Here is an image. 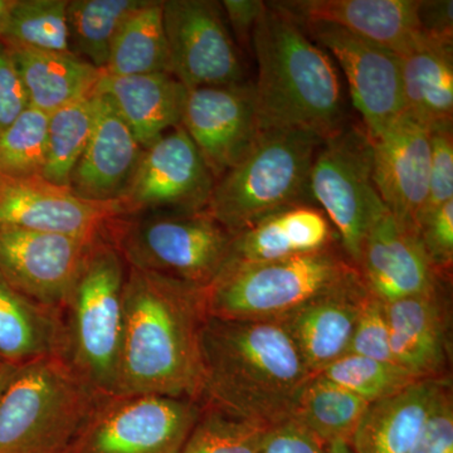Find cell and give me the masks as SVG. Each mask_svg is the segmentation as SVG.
Instances as JSON below:
<instances>
[{
	"mask_svg": "<svg viewBox=\"0 0 453 453\" xmlns=\"http://www.w3.org/2000/svg\"><path fill=\"white\" fill-rule=\"evenodd\" d=\"M204 288L127 265L113 395H157L198 402Z\"/></svg>",
	"mask_w": 453,
	"mask_h": 453,
	"instance_id": "obj_1",
	"label": "cell"
},
{
	"mask_svg": "<svg viewBox=\"0 0 453 453\" xmlns=\"http://www.w3.org/2000/svg\"><path fill=\"white\" fill-rule=\"evenodd\" d=\"M199 403L268 428L290 418L314 374L277 320L208 316L201 334Z\"/></svg>",
	"mask_w": 453,
	"mask_h": 453,
	"instance_id": "obj_2",
	"label": "cell"
},
{
	"mask_svg": "<svg viewBox=\"0 0 453 453\" xmlns=\"http://www.w3.org/2000/svg\"><path fill=\"white\" fill-rule=\"evenodd\" d=\"M257 61L256 111L261 133L301 130L323 140L347 122L338 70L299 20L266 3L252 35Z\"/></svg>",
	"mask_w": 453,
	"mask_h": 453,
	"instance_id": "obj_3",
	"label": "cell"
},
{
	"mask_svg": "<svg viewBox=\"0 0 453 453\" xmlns=\"http://www.w3.org/2000/svg\"><path fill=\"white\" fill-rule=\"evenodd\" d=\"M104 396L65 356L18 365L0 395V453H73Z\"/></svg>",
	"mask_w": 453,
	"mask_h": 453,
	"instance_id": "obj_4",
	"label": "cell"
},
{
	"mask_svg": "<svg viewBox=\"0 0 453 453\" xmlns=\"http://www.w3.org/2000/svg\"><path fill=\"white\" fill-rule=\"evenodd\" d=\"M324 140L301 130L266 131L251 153L214 184L207 211L232 234L310 198L309 178Z\"/></svg>",
	"mask_w": 453,
	"mask_h": 453,
	"instance_id": "obj_5",
	"label": "cell"
},
{
	"mask_svg": "<svg viewBox=\"0 0 453 453\" xmlns=\"http://www.w3.org/2000/svg\"><path fill=\"white\" fill-rule=\"evenodd\" d=\"M359 275L344 251L330 244L280 261L226 267L203 299L213 318L279 320Z\"/></svg>",
	"mask_w": 453,
	"mask_h": 453,
	"instance_id": "obj_6",
	"label": "cell"
},
{
	"mask_svg": "<svg viewBox=\"0 0 453 453\" xmlns=\"http://www.w3.org/2000/svg\"><path fill=\"white\" fill-rule=\"evenodd\" d=\"M115 244L104 240L89 253L65 309V357L100 395L112 396L122 330L127 271Z\"/></svg>",
	"mask_w": 453,
	"mask_h": 453,
	"instance_id": "obj_7",
	"label": "cell"
},
{
	"mask_svg": "<svg viewBox=\"0 0 453 453\" xmlns=\"http://www.w3.org/2000/svg\"><path fill=\"white\" fill-rule=\"evenodd\" d=\"M110 237L129 266L198 288H207L225 270L234 241L205 211L138 223L120 219Z\"/></svg>",
	"mask_w": 453,
	"mask_h": 453,
	"instance_id": "obj_8",
	"label": "cell"
},
{
	"mask_svg": "<svg viewBox=\"0 0 453 453\" xmlns=\"http://www.w3.org/2000/svg\"><path fill=\"white\" fill-rule=\"evenodd\" d=\"M309 192L338 229L342 251L357 267L366 232L386 208L372 180V145L365 129L347 124L321 142Z\"/></svg>",
	"mask_w": 453,
	"mask_h": 453,
	"instance_id": "obj_9",
	"label": "cell"
},
{
	"mask_svg": "<svg viewBox=\"0 0 453 453\" xmlns=\"http://www.w3.org/2000/svg\"><path fill=\"white\" fill-rule=\"evenodd\" d=\"M201 411L188 398L104 396L73 453H180Z\"/></svg>",
	"mask_w": 453,
	"mask_h": 453,
	"instance_id": "obj_10",
	"label": "cell"
},
{
	"mask_svg": "<svg viewBox=\"0 0 453 453\" xmlns=\"http://www.w3.org/2000/svg\"><path fill=\"white\" fill-rule=\"evenodd\" d=\"M172 74L188 89L246 82L242 57L219 3L163 2Z\"/></svg>",
	"mask_w": 453,
	"mask_h": 453,
	"instance_id": "obj_11",
	"label": "cell"
},
{
	"mask_svg": "<svg viewBox=\"0 0 453 453\" xmlns=\"http://www.w3.org/2000/svg\"><path fill=\"white\" fill-rule=\"evenodd\" d=\"M214 184L216 178L180 125L145 148L118 199L127 216L157 210L196 213L207 210Z\"/></svg>",
	"mask_w": 453,
	"mask_h": 453,
	"instance_id": "obj_12",
	"label": "cell"
},
{
	"mask_svg": "<svg viewBox=\"0 0 453 453\" xmlns=\"http://www.w3.org/2000/svg\"><path fill=\"white\" fill-rule=\"evenodd\" d=\"M127 217L119 199L94 201L77 196L70 187L42 177H0V231L43 232L85 238H107Z\"/></svg>",
	"mask_w": 453,
	"mask_h": 453,
	"instance_id": "obj_13",
	"label": "cell"
},
{
	"mask_svg": "<svg viewBox=\"0 0 453 453\" xmlns=\"http://www.w3.org/2000/svg\"><path fill=\"white\" fill-rule=\"evenodd\" d=\"M107 238L0 231V273L35 303L65 314L89 253Z\"/></svg>",
	"mask_w": 453,
	"mask_h": 453,
	"instance_id": "obj_14",
	"label": "cell"
},
{
	"mask_svg": "<svg viewBox=\"0 0 453 453\" xmlns=\"http://www.w3.org/2000/svg\"><path fill=\"white\" fill-rule=\"evenodd\" d=\"M300 25L339 62L365 131L369 138H377L405 111L399 56L340 27L315 22Z\"/></svg>",
	"mask_w": 453,
	"mask_h": 453,
	"instance_id": "obj_15",
	"label": "cell"
},
{
	"mask_svg": "<svg viewBox=\"0 0 453 453\" xmlns=\"http://www.w3.org/2000/svg\"><path fill=\"white\" fill-rule=\"evenodd\" d=\"M181 127L217 180L242 162L261 136L253 83L188 89Z\"/></svg>",
	"mask_w": 453,
	"mask_h": 453,
	"instance_id": "obj_16",
	"label": "cell"
},
{
	"mask_svg": "<svg viewBox=\"0 0 453 453\" xmlns=\"http://www.w3.org/2000/svg\"><path fill=\"white\" fill-rule=\"evenodd\" d=\"M371 140L378 196L402 228L418 237L427 204L431 127L404 111Z\"/></svg>",
	"mask_w": 453,
	"mask_h": 453,
	"instance_id": "obj_17",
	"label": "cell"
},
{
	"mask_svg": "<svg viewBox=\"0 0 453 453\" xmlns=\"http://www.w3.org/2000/svg\"><path fill=\"white\" fill-rule=\"evenodd\" d=\"M357 268L369 294L383 303L425 294L441 283L419 238L402 228L387 207L366 232Z\"/></svg>",
	"mask_w": 453,
	"mask_h": 453,
	"instance_id": "obj_18",
	"label": "cell"
},
{
	"mask_svg": "<svg viewBox=\"0 0 453 453\" xmlns=\"http://www.w3.org/2000/svg\"><path fill=\"white\" fill-rule=\"evenodd\" d=\"M395 365L418 380H449V309L441 283L432 291L384 303Z\"/></svg>",
	"mask_w": 453,
	"mask_h": 453,
	"instance_id": "obj_19",
	"label": "cell"
},
{
	"mask_svg": "<svg viewBox=\"0 0 453 453\" xmlns=\"http://www.w3.org/2000/svg\"><path fill=\"white\" fill-rule=\"evenodd\" d=\"M369 291L357 276L279 319L311 374L344 357Z\"/></svg>",
	"mask_w": 453,
	"mask_h": 453,
	"instance_id": "obj_20",
	"label": "cell"
},
{
	"mask_svg": "<svg viewBox=\"0 0 453 453\" xmlns=\"http://www.w3.org/2000/svg\"><path fill=\"white\" fill-rule=\"evenodd\" d=\"M300 22L326 23L403 56L422 38L417 0L276 2Z\"/></svg>",
	"mask_w": 453,
	"mask_h": 453,
	"instance_id": "obj_21",
	"label": "cell"
},
{
	"mask_svg": "<svg viewBox=\"0 0 453 453\" xmlns=\"http://www.w3.org/2000/svg\"><path fill=\"white\" fill-rule=\"evenodd\" d=\"M95 95L96 121L71 175L70 188L83 198L111 201L118 199L129 183L142 150L109 98Z\"/></svg>",
	"mask_w": 453,
	"mask_h": 453,
	"instance_id": "obj_22",
	"label": "cell"
},
{
	"mask_svg": "<svg viewBox=\"0 0 453 453\" xmlns=\"http://www.w3.org/2000/svg\"><path fill=\"white\" fill-rule=\"evenodd\" d=\"M95 94L109 98L136 142L148 148L166 130L180 127L188 88L170 73H104Z\"/></svg>",
	"mask_w": 453,
	"mask_h": 453,
	"instance_id": "obj_23",
	"label": "cell"
},
{
	"mask_svg": "<svg viewBox=\"0 0 453 453\" xmlns=\"http://www.w3.org/2000/svg\"><path fill=\"white\" fill-rule=\"evenodd\" d=\"M332 242L326 214L311 205H295L234 234L226 267L280 261L320 251Z\"/></svg>",
	"mask_w": 453,
	"mask_h": 453,
	"instance_id": "obj_24",
	"label": "cell"
},
{
	"mask_svg": "<svg viewBox=\"0 0 453 453\" xmlns=\"http://www.w3.org/2000/svg\"><path fill=\"white\" fill-rule=\"evenodd\" d=\"M449 380H423L369 403L351 437L354 453H408Z\"/></svg>",
	"mask_w": 453,
	"mask_h": 453,
	"instance_id": "obj_25",
	"label": "cell"
},
{
	"mask_svg": "<svg viewBox=\"0 0 453 453\" xmlns=\"http://www.w3.org/2000/svg\"><path fill=\"white\" fill-rule=\"evenodd\" d=\"M65 314L35 303L0 273V360L23 365L41 357L65 356Z\"/></svg>",
	"mask_w": 453,
	"mask_h": 453,
	"instance_id": "obj_26",
	"label": "cell"
},
{
	"mask_svg": "<svg viewBox=\"0 0 453 453\" xmlns=\"http://www.w3.org/2000/svg\"><path fill=\"white\" fill-rule=\"evenodd\" d=\"M9 50L25 85L29 106L49 115L74 101L95 95L104 74L103 70L73 52Z\"/></svg>",
	"mask_w": 453,
	"mask_h": 453,
	"instance_id": "obj_27",
	"label": "cell"
},
{
	"mask_svg": "<svg viewBox=\"0 0 453 453\" xmlns=\"http://www.w3.org/2000/svg\"><path fill=\"white\" fill-rule=\"evenodd\" d=\"M399 59L405 111L429 127L452 122V42L423 35L418 43Z\"/></svg>",
	"mask_w": 453,
	"mask_h": 453,
	"instance_id": "obj_28",
	"label": "cell"
},
{
	"mask_svg": "<svg viewBox=\"0 0 453 453\" xmlns=\"http://www.w3.org/2000/svg\"><path fill=\"white\" fill-rule=\"evenodd\" d=\"M104 73L110 76L172 74L163 2L146 0L125 20L113 40Z\"/></svg>",
	"mask_w": 453,
	"mask_h": 453,
	"instance_id": "obj_29",
	"label": "cell"
},
{
	"mask_svg": "<svg viewBox=\"0 0 453 453\" xmlns=\"http://www.w3.org/2000/svg\"><path fill=\"white\" fill-rule=\"evenodd\" d=\"M368 405V402L348 389L314 375L297 395L290 419L325 445L335 441L350 443Z\"/></svg>",
	"mask_w": 453,
	"mask_h": 453,
	"instance_id": "obj_30",
	"label": "cell"
},
{
	"mask_svg": "<svg viewBox=\"0 0 453 453\" xmlns=\"http://www.w3.org/2000/svg\"><path fill=\"white\" fill-rule=\"evenodd\" d=\"M146 0H73L68 2L70 47L80 57L105 70L110 50L121 26Z\"/></svg>",
	"mask_w": 453,
	"mask_h": 453,
	"instance_id": "obj_31",
	"label": "cell"
},
{
	"mask_svg": "<svg viewBox=\"0 0 453 453\" xmlns=\"http://www.w3.org/2000/svg\"><path fill=\"white\" fill-rule=\"evenodd\" d=\"M96 112L97 96L92 95L50 113L42 178L57 186L70 187L71 175L94 130Z\"/></svg>",
	"mask_w": 453,
	"mask_h": 453,
	"instance_id": "obj_32",
	"label": "cell"
},
{
	"mask_svg": "<svg viewBox=\"0 0 453 453\" xmlns=\"http://www.w3.org/2000/svg\"><path fill=\"white\" fill-rule=\"evenodd\" d=\"M67 0H13L0 42L9 49L73 52Z\"/></svg>",
	"mask_w": 453,
	"mask_h": 453,
	"instance_id": "obj_33",
	"label": "cell"
},
{
	"mask_svg": "<svg viewBox=\"0 0 453 453\" xmlns=\"http://www.w3.org/2000/svg\"><path fill=\"white\" fill-rule=\"evenodd\" d=\"M316 375L338 384L368 403L388 398L423 380L395 363L354 354H345Z\"/></svg>",
	"mask_w": 453,
	"mask_h": 453,
	"instance_id": "obj_34",
	"label": "cell"
},
{
	"mask_svg": "<svg viewBox=\"0 0 453 453\" xmlns=\"http://www.w3.org/2000/svg\"><path fill=\"white\" fill-rule=\"evenodd\" d=\"M50 115L29 106L0 136V177H41L47 160Z\"/></svg>",
	"mask_w": 453,
	"mask_h": 453,
	"instance_id": "obj_35",
	"label": "cell"
},
{
	"mask_svg": "<svg viewBox=\"0 0 453 453\" xmlns=\"http://www.w3.org/2000/svg\"><path fill=\"white\" fill-rule=\"evenodd\" d=\"M180 453H259L266 428L219 408L202 405Z\"/></svg>",
	"mask_w": 453,
	"mask_h": 453,
	"instance_id": "obj_36",
	"label": "cell"
},
{
	"mask_svg": "<svg viewBox=\"0 0 453 453\" xmlns=\"http://www.w3.org/2000/svg\"><path fill=\"white\" fill-rule=\"evenodd\" d=\"M347 354L395 363L384 303L371 294L360 311Z\"/></svg>",
	"mask_w": 453,
	"mask_h": 453,
	"instance_id": "obj_37",
	"label": "cell"
},
{
	"mask_svg": "<svg viewBox=\"0 0 453 453\" xmlns=\"http://www.w3.org/2000/svg\"><path fill=\"white\" fill-rule=\"evenodd\" d=\"M451 199H453V134L452 122H446V124L431 127V168H429L427 204L423 216Z\"/></svg>",
	"mask_w": 453,
	"mask_h": 453,
	"instance_id": "obj_38",
	"label": "cell"
},
{
	"mask_svg": "<svg viewBox=\"0 0 453 453\" xmlns=\"http://www.w3.org/2000/svg\"><path fill=\"white\" fill-rule=\"evenodd\" d=\"M418 237L437 273L449 271L453 261V199L423 216Z\"/></svg>",
	"mask_w": 453,
	"mask_h": 453,
	"instance_id": "obj_39",
	"label": "cell"
},
{
	"mask_svg": "<svg viewBox=\"0 0 453 453\" xmlns=\"http://www.w3.org/2000/svg\"><path fill=\"white\" fill-rule=\"evenodd\" d=\"M408 453H453L451 384H447L441 392L421 434Z\"/></svg>",
	"mask_w": 453,
	"mask_h": 453,
	"instance_id": "obj_40",
	"label": "cell"
},
{
	"mask_svg": "<svg viewBox=\"0 0 453 453\" xmlns=\"http://www.w3.org/2000/svg\"><path fill=\"white\" fill-rule=\"evenodd\" d=\"M28 107V95L16 62L0 42V136Z\"/></svg>",
	"mask_w": 453,
	"mask_h": 453,
	"instance_id": "obj_41",
	"label": "cell"
},
{
	"mask_svg": "<svg viewBox=\"0 0 453 453\" xmlns=\"http://www.w3.org/2000/svg\"><path fill=\"white\" fill-rule=\"evenodd\" d=\"M325 447L311 432L288 418L266 428L259 453H324Z\"/></svg>",
	"mask_w": 453,
	"mask_h": 453,
	"instance_id": "obj_42",
	"label": "cell"
},
{
	"mask_svg": "<svg viewBox=\"0 0 453 453\" xmlns=\"http://www.w3.org/2000/svg\"><path fill=\"white\" fill-rule=\"evenodd\" d=\"M220 7L225 11L226 20L232 27L238 43L244 50H252V35L266 2L261 0H223Z\"/></svg>",
	"mask_w": 453,
	"mask_h": 453,
	"instance_id": "obj_43",
	"label": "cell"
},
{
	"mask_svg": "<svg viewBox=\"0 0 453 453\" xmlns=\"http://www.w3.org/2000/svg\"><path fill=\"white\" fill-rule=\"evenodd\" d=\"M418 20L422 35L434 40L452 42V0H418Z\"/></svg>",
	"mask_w": 453,
	"mask_h": 453,
	"instance_id": "obj_44",
	"label": "cell"
},
{
	"mask_svg": "<svg viewBox=\"0 0 453 453\" xmlns=\"http://www.w3.org/2000/svg\"><path fill=\"white\" fill-rule=\"evenodd\" d=\"M17 368L18 365H12V363L7 362L0 363V395H2L3 390L5 389L9 381L13 378Z\"/></svg>",
	"mask_w": 453,
	"mask_h": 453,
	"instance_id": "obj_45",
	"label": "cell"
},
{
	"mask_svg": "<svg viewBox=\"0 0 453 453\" xmlns=\"http://www.w3.org/2000/svg\"><path fill=\"white\" fill-rule=\"evenodd\" d=\"M324 453H354V451L350 443L344 442V441H335V442L329 443L325 447Z\"/></svg>",
	"mask_w": 453,
	"mask_h": 453,
	"instance_id": "obj_46",
	"label": "cell"
},
{
	"mask_svg": "<svg viewBox=\"0 0 453 453\" xmlns=\"http://www.w3.org/2000/svg\"><path fill=\"white\" fill-rule=\"evenodd\" d=\"M12 5H13V0H0V37H2L3 31H4Z\"/></svg>",
	"mask_w": 453,
	"mask_h": 453,
	"instance_id": "obj_47",
	"label": "cell"
},
{
	"mask_svg": "<svg viewBox=\"0 0 453 453\" xmlns=\"http://www.w3.org/2000/svg\"><path fill=\"white\" fill-rule=\"evenodd\" d=\"M0 363H2V360H0Z\"/></svg>",
	"mask_w": 453,
	"mask_h": 453,
	"instance_id": "obj_48",
	"label": "cell"
},
{
	"mask_svg": "<svg viewBox=\"0 0 453 453\" xmlns=\"http://www.w3.org/2000/svg\"><path fill=\"white\" fill-rule=\"evenodd\" d=\"M3 363V362H2Z\"/></svg>",
	"mask_w": 453,
	"mask_h": 453,
	"instance_id": "obj_49",
	"label": "cell"
}]
</instances>
